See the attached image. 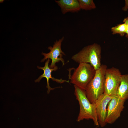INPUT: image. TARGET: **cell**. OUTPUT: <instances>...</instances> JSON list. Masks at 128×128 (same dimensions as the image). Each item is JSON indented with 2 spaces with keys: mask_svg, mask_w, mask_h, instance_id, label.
<instances>
[{
  "mask_svg": "<svg viewBox=\"0 0 128 128\" xmlns=\"http://www.w3.org/2000/svg\"><path fill=\"white\" fill-rule=\"evenodd\" d=\"M74 94L80 106L77 121H80L84 119H91L95 125L99 126L95 103L90 102L87 97L85 90L75 85H74Z\"/></svg>",
  "mask_w": 128,
  "mask_h": 128,
  "instance_id": "obj_1",
  "label": "cell"
},
{
  "mask_svg": "<svg viewBox=\"0 0 128 128\" xmlns=\"http://www.w3.org/2000/svg\"><path fill=\"white\" fill-rule=\"evenodd\" d=\"M101 47L96 43L84 47L71 59L79 64L82 63L90 64L96 70L99 69L101 64Z\"/></svg>",
  "mask_w": 128,
  "mask_h": 128,
  "instance_id": "obj_2",
  "label": "cell"
},
{
  "mask_svg": "<svg viewBox=\"0 0 128 128\" xmlns=\"http://www.w3.org/2000/svg\"><path fill=\"white\" fill-rule=\"evenodd\" d=\"M107 66L101 65L96 70L93 78L87 85L85 90L87 97L92 103H95L97 100L104 93L105 72Z\"/></svg>",
  "mask_w": 128,
  "mask_h": 128,
  "instance_id": "obj_3",
  "label": "cell"
},
{
  "mask_svg": "<svg viewBox=\"0 0 128 128\" xmlns=\"http://www.w3.org/2000/svg\"><path fill=\"white\" fill-rule=\"evenodd\" d=\"M79 64L72 75H69V79L71 83L85 90L87 85L94 77L96 70L89 64Z\"/></svg>",
  "mask_w": 128,
  "mask_h": 128,
  "instance_id": "obj_4",
  "label": "cell"
},
{
  "mask_svg": "<svg viewBox=\"0 0 128 128\" xmlns=\"http://www.w3.org/2000/svg\"><path fill=\"white\" fill-rule=\"evenodd\" d=\"M122 75L117 68L112 67L107 69L105 76L104 93L111 96L116 95Z\"/></svg>",
  "mask_w": 128,
  "mask_h": 128,
  "instance_id": "obj_5",
  "label": "cell"
},
{
  "mask_svg": "<svg viewBox=\"0 0 128 128\" xmlns=\"http://www.w3.org/2000/svg\"><path fill=\"white\" fill-rule=\"evenodd\" d=\"M125 101L116 95L113 96L107 106L105 119L106 123L111 124L114 123L120 117L124 108Z\"/></svg>",
  "mask_w": 128,
  "mask_h": 128,
  "instance_id": "obj_6",
  "label": "cell"
},
{
  "mask_svg": "<svg viewBox=\"0 0 128 128\" xmlns=\"http://www.w3.org/2000/svg\"><path fill=\"white\" fill-rule=\"evenodd\" d=\"M64 37H63L58 40H56L54 42L53 46H50L48 47L50 52L48 53H45L43 52L42 55H43L44 58L42 59L41 62H44L47 59H50L52 62L49 67L51 69L54 68L56 66V63L61 61L62 63V66L64 65V61L62 58L63 55L65 54L61 50V46L62 43L64 39Z\"/></svg>",
  "mask_w": 128,
  "mask_h": 128,
  "instance_id": "obj_7",
  "label": "cell"
},
{
  "mask_svg": "<svg viewBox=\"0 0 128 128\" xmlns=\"http://www.w3.org/2000/svg\"><path fill=\"white\" fill-rule=\"evenodd\" d=\"M113 97L104 93L95 102L98 122L99 125L101 127L105 126L107 124L105 119L107 114V106Z\"/></svg>",
  "mask_w": 128,
  "mask_h": 128,
  "instance_id": "obj_8",
  "label": "cell"
},
{
  "mask_svg": "<svg viewBox=\"0 0 128 128\" xmlns=\"http://www.w3.org/2000/svg\"><path fill=\"white\" fill-rule=\"evenodd\" d=\"M50 61V59H48L47 60H46L44 66V67H42L38 66H37V68L38 69L43 70L44 73L42 75H40L37 79L35 81V82H39L42 78H46L47 81L46 87L48 89L47 93L48 94L49 93L51 90H53L56 88L59 87H57L53 88L51 87L50 86L49 82L50 79L51 78L53 81L60 83H62L64 82H66L68 83L69 82V80H63L62 79H56L52 76L51 72L53 71H55L57 70L58 67L57 66H56L53 68H50L49 66V64Z\"/></svg>",
  "mask_w": 128,
  "mask_h": 128,
  "instance_id": "obj_9",
  "label": "cell"
},
{
  "mask_svg": "<svg viewBox=\"0 0 128 128\" xmlns=\"http://www.w3.org/2000/svg\"><path fill=\"white\" fill-rule=\"evenodd\" d=\"M55 1L60 8L63 14L69 12H77L81 10L78 0H59Z\"/></svg>",
  "mask_w": 128,
  "mask_h": 128,
  "instance_id": "obj_10",
  "label": "cell"
},
{
  "mask_svg": "<svg viewBox=\"0 0 128 128\" xmlns=\"http://www.w3.org/2000/svg\"><path fill=\"white\" fill-rule=\"evenodd\" d=\"M116 95L125 101L128 99V74L122 75Z\"/></svg>",
  "mask_w": 128,
  "mask_h": 128,
  "instance_id": "obj_11",
  "label": "cell"
},
{
  "mask_svg": "<svg viewBox=\"0 0 128 128\" xmlns=\"http://www.w3.org/2000/svg\"><path fill=\"white\" fill-rule=\"evenodd\" d=\"M78 1L81 9L90 10L96 8L92 0H78Z\"/></svg>",
  "mask_w": 128,
  "mask_h": 128,
  "instance_id": "obj_12",
  "label": "cell"
},
{
  "mask_svg": "<svg viewBox=\"0 0 128 128\" xmlns=\"http://www.w3.org/2000/svg\"><path fill=\"white\" fill-rule=\"evenodd\" d=\"M127 25L124 23L118 25L111 28V31L113 34H119L122 37L124 36L127 30Z\"/></svg>",
  "mask_w": 128,
  "mask_h": 128,
  "instance_id": "obj_13",
  "label": "cell"
},
{
  "mask_svg": "<svg viewBox=\"0 0 128 128\" xmlns=\"http://www.w3.org/2000/svg\"><path fill=\"white\" fill-rule=\"evenodd\" d=\"M122 9L123 11H127L128 9V0H125V5Z\"/></svg>",
  "mask_w": 128,
  "mask_h": 128,
  "instance_id": "obj_14",
  "label": "cell"
},
{
  "mask_svg": "<svg viewBox=\"0 0 128 128\" xmlns=\"http://www.w3.org/2000/svg\"><path fill=\"white\" fill-rule=\"evenodd\" d=\"M123 22L126 25H128V16L124 19Z\"/></svg>",
  "mask_w": 128,
  "mask_h": 128,
  "instance_id": "obj_15",
  "label": "cell"
},
{
  "mask_svg": "<svg viewBox=\"0 0 128 128\" xmlns=\"http://www.w3.org/2000/svg\"><path fill=\"white\" fill-rule=\"evenodd\" d=\"M127 25V30L125 34H126V35L125 36L126 37L128 38V25Z\"/></svg>",
  "mask_w": 128,
  "mask_h": 128,
  "instance_id": "obj_16",
  "label": "cell"
},
{
  "mask_svg": "<svg viewBox=\"0 0 128 128\" xmlns=\"http://www.w3.org/2000/svg\"><path fill=\"white\" fill-rule=\"evenodd\" d=\"M3 0H0V2L1 3H2V2H3Z\"/></svg>",
  "mask_w": 128,
  "mask_h": 128,
  "instance_id": "obj_17",
  "label": "cell"
}]
</instances>
